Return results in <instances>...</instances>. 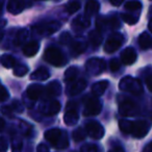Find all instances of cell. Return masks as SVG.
Wrapping results in <instances>:
<instances>
[{"mask_svg":"<svg viewBox=\"0 0 152 152\" xmlns=\"http://www.w3.org/2000/svg\"><path fill=\"white\" fill-rule=\"evenodd\" d=\"M151 47H152V44H151Z\"/></svg>","mask_w":152,"mask_h":152,"instance_id":"51","label":"cell"},{"mask_svg":"<svg viewBox=\"0 0 152 152\" xmlns=\"http://www.w3.org/2000/svg\"><path fill=\"white\" fill-rule=\"evenodd\" d=\"M61 110V103L56 100H53L50 103L47 105V110H46V114L50 115V116H53V115L57 114V113Z\"/></svg>","mask_w":152,"mask_h":152,"instance_id":"27","label":"cell"},{"mask_svg":"<svg viewBox=\"0 0 152 152\" xmlns=\"http://www.w3.org/2000/svg\"><path fill=\"white\" fill-rule=\"evenodd\" d=\"M87 43L83 41V39H78V40H75L72 42L71 48L74 54H80L87 49Z\"/></svg>","mask_w":152,"mask_h":152,"instance_id":"23","label":"cell"},{"mask_svg":"<svg viewBox=\"0 0 152 152\" xmlns=\"http://www.w3.org/2000/svg\"><path fill=\"white\" fill-rule=\"evenodd\" d=\"M87 87V81L85 79H78V80H74L70 83L68 87V94L70 96H74L83 92Z\"/></svg>","mask_w":152,"mask_h":152,"instance_id":"13","label":"cell"},{"mask_svg":"<svg viewBox=\"0 0 152 152\" xmlns=\"http://www.w3.org/2000/svg\"><path fill=\"white\" fill-rule=\"evenodd\" d=\"M44 58L45 61H48L49 64H51L54 67H61L67 61L63 52L54 46L48 47L46 49V51L44 53Z\"/></svg>","mask_w":152,"mask_h":152,"instance_id":"2","label":"cell"},{"mask_svg":"<svg viewBox=\"0 0 152 152\" xmlns=\"http://www.w3.org/2000/svg\"><path fill=\"white\" fill-rule=\"evenodd\" d=\"M90 24H91V21H90L89 17L87 16H81V17H77L75 20L73 21V24H72V27L75 30L79 31V30H83L85 28L89 27Z\"/></svg>","mask_w":152,"mask_h":152,"instance_id":"17","label":"cell"},{"mask_svg":"<svg viewBox=\"0 0 152 152\" xmlns=\"http://www.w3.org/2000/svg\"><path fill=\"white\" fill-rule=\"evenodd\" d=\"M139 44H140V47H141L143 50L151 47L152 39H151V37L149 36L148 32H143V34L139 37Z\"/></svg>","mask_w":152,"mask_h":152,"instance_id":"24","label":"cell"},{"mask_svg":"<svg viewBox=\"0 0 152 152\" xmlns=\"http://www.w3.org/2000/svg\"><path fill=\"white\" fill-rule=\"evenodd\" d=\"M97 27L101 31L103 29H116L119 27V21L116 18H98L97 21Z\"/></svg>","mask_w":152,"mask_h":152,"instance_id":"12","label":"cell"},{"mask_svg":"<svg viewBox=\"0 0 152 152\" xmlns=\"http://www.w3.org/2000/svg\"><path fill=\"white\" fill-rule=\"evenodd\" d=\"M86 70L92 75H99L105 70V61L101 58H91L86 64Z\"/></svg>","mask_w":152,"mask_h":152,"instance_id":"6","label":"cell"},{"mask_svg":"<svg viewBox=\"0 0 152 152\" xmlns=\"http://www.w3.org/2000/svg\"><path fill=\"white\" fill-rule=\"evenodd\" d=\"M150 13H152V7H151V10H150Z\"/></svg>","mask_w":152,"mask_h":152,"instance_id":"50","label":"cell"},{"mask_svg":"<svg viewBox=\"0 0 152 152\" xmlns=\"http://www.w3.org/2000/svg\"><path fill=\"white\" fill-rule=\"evenodd\" d=\"M102 104L97 98H90L88 101L86 102L85 110H83V115L86 117L90 116H96L101 112Z\"/></svg>","mask_w":152,"mask_h":152,"instance_id":"9","label":"cell"},{"mask_svg":"<svg viewBox=\"0 0 152 152\" xmlns=\"http://www.w3.org/2000/svg\"><path fill=\"white\" fill-rule=\"evenodd\" d=\"M122 2H123V0H110V3H112L113 5H116V7L120 5Z\"/></svg>","mask_w":152,"mask_h":152,"instance_id":"44","label":"cell"},{"mask_svg":"<svg viewBox=\"0 0 152 152\" xmlns=\"http://www.w3.org/2000/svg\"><path fill=\"white\" fill-rule=\"evenodd\" d=\"M39 49H40V44L37 41H31L24 46L23 53L26 56H34L39 52Z\"/></svg>","mask_w":152,"mask_h":152,"instance_id":"19","label":"cell"},{"mask_svg":"<svg viewBox=\"0 0 152 152\" xmlns=\"http://www.w3.org/2000/svg\"><path fill=\"white\" fill-rule=\"evenodd\" d=\"M86 131L87 134H89L91 137L95 140H100L103 137L104 135V128L100 123L96 122V121H91L88 122L86 125Z\"/></svg>","mask_w":152,"mask_h":152,"instance_id":"8","label":"cell"},{"mask_svg":"<svg viewBox=\"0 0 152 152\" xmlns=\"http://www.w3.org/2000/svg\"><path fill=\"white\" fill-rule=\"evenodd\" d=\"M108 87V81L107 80H101L98 81V83H94L93 87H92V93L95 96H101L103 95V93L105 92V90Z\"/></svg>","mask_w":152,"mask_h":152,"instance_id":"22","label":"cell"},{"mask_svg":"<svg viewBox=\"0 0 152 152\" xmlns=\"http://www.w3.org/2000/svg\"><path fill=\"white\" fill-rule=\"evenodd\" d=\"M89 38L91 41V44L95 47L99 46L102 42V34L100 30H93L92 32H90Z\"/></svg>","mask_w":152,"mask_h":152,"instance_id":"25","label":"cell"},{"mask_svg":"<svg viewBox=\"0 0 152 152\" xmlns=\"http://www.w3.org/2000/svg\"><path fill=\"white\" fill-rule=\"evenodd\" d=\"M61 28V23L57 21H51L47 22V23H41L38 25L34 26L32 30L36 32L37 34H42V36H47V34H51L58 30Z\"/></svg>","mask_w":152,"mask_h":152,"instance_id":"4","label":"cell"},{"mask_svg":"<svg viewBox=\"0 0 152 152\" xmlns=\"http://www.w3.org/2000/svg\"><path fill=\"white\" fill-rule=\"evenodd\" d=\"M22 151V142L17 141L13 144V152H21Z\"/></svg>","mask_w":152,"mask_h":152,"instance_id":"40","label":"cell"},{"mask_svg":"<svg viewBox=\"0 0 152 152\" xmlns=\"http://www.w3.org/2000/svg\"><path fill=\"white\" fill-rule=\"evenodd\" d=\"M146 86H147L148 90H149L150 92H152V77L151 76L147 77V79H146Z\"/></svg>","mask_w":152,"mask_h":152,"instance_id":"42","label":"cell"},{"mask_svg":"<svg viewBox=\"0 0 152 152\" xmlns=\"http://www.w3.org/2000/svg\"><path fill=\"white\" fill-rule=\"evenodd\" d=\"M0 61H1L3 67L7 68V69H11V68L16 66V59L14 58L12 55H9V54H3L2 56H1V58H0Z\"/></svg>","mask_w":152,"mask_h":152,"instance_id":"26","label":"cell"},{"mask_svg":"<svg viewBox=\"0 0 152 152\" xmlns=\"http://www.w3.org/2000/svg\"><path fill=\"white\" fill-rule=\"evenodd\" d=\"M49 72L47 71L45 68H39L34 72H32V74L30 75V79L31 80H38V81H43L47 80L49 78Z\"/></svg>","mask_w":152,"mask_h":152,"instance_id":"20","label":"cell"},{"mask_svg":"<svg viewBox=\"0 0 152 152\" xmlns=\"http://www.w3.org/2000/svg\"><path fill=\"white\" fill-rule=\"evenodd\" d=\"M151 124L145 120H139L132 123V130H131V134L134 137L137 139H142L148 133L150 130Z\"/></svg>","mask_w":152,"mask_h":152,"instance_id":"7","label":"cell"},{"mask_svg":"<svg viewBox=\"0 0 152 152\" xmlns=\"http://www.w3.org/2000/svg\"><path fill=\"white\" fill-rule=\"evenodd\" d=\"M125 9L127 11H140L142 9V3L137 0H132V1H128V2L125 4Z\"/></svg>","mask_w":152,"mask_h":152,"instance_id":"32","label":"cell"},{"mask_svg":"<svg viewBox=\"0 0 152 152\" xmlns=\"http://www.w3.org/2000/svg\"><path fill=\"white\" fill-rule=\"evenodd\" d=\"M80 152H97V147L92 144H87L81 147Z\"/></svg>","mask_w":152,"mask_h":152,"instance_id":"36","label":"cell"},{"mask_svg":"<svg viewBox=\"0 0 152 152\" xmlns=\"http://www.w3.org/2000/svg\"><path fill=\"white\" fill-rule=\"evenodd\" d=\"M45 139L57 149H65L69 145L67 134L58 128L49 129L45 132Z\"/></svg>","mask_w":152,"mask_h":152,"instance_id":"1","label":"cell"},{"mask_svg":"<svg viewBox=\"0 0 152 152\" xmlns=\"http://www.w3.org/2000/svg\"><path fill=\"white\" fill-rule=\"evenodd\" d=\"M25 7V3H24V0H11L7 5V10L11 14L14 15H17L20 14Z\"/></svg>","mask_w":152,"mask_h":152,"instance_id":"16","label":"cell"},{"mask_svg":"<svg viewBox=\"0 0 152 152\" xmlns=\"http://www.w3.org/2000/svg\"><path fill=\"white\" fill-rule=\"evenodd\" d=\"M143 152H152V142H151V143H149L147 146H146Z\"/></svg>","mask_w":152,"mask_h":152,"instance_id":"43","label":"cell"},{"mask_svg":"<svg viewBox=\"0 0 152 152\" xmlns=\"http://www.w3.org/2000/svg\"><path fill=\"white\" fill-rule=\"evenodd\" d=\"M99 9H100V4L98 1H96V0H90V1H88L87 4H86L85 15L87 17H91V16L97 14L99 12Z\"/></svg>","mask_w":152,"mask_h":152,"instance_id":"18","label":"cell"},{"mask_svg":"<svg viewBox=\"0 0 152 152\" xmlns=\"http://www.w3.org/2000/svg\"><path fill=\"white\" fill-rule=\"evenodd\" d=\"M27 72H28V68L25 65L15 66V69H14V74L17 76H24Z\"/></svg>","mask_w":152,"mask_h":152,"instance_id":"33","label":"cell"},{"mask_svg":"<svg viewBox=\"0 0 152 152\" xmlns=\"http://www.w3.org/2000/svg\"><path fill=\"white\" fill-rule=\"evenodd\" d=\"M78 113L76 110V104L73 102H70L67 106V112H66L65 116H64V121L67 125L72 126V125L76 124L78 121Z\"/></svg>","mask_w":152,"mask_h":152,"instance_id":"11","label":"cell"},{"mask_svg":"<svg viewBox=\"0 0 152 152\" xmlns=\"http://www.w3.org/2000/svg\"><path fill=\"white\" fill-rule=\"evenodd\" d=\"M137 52L134 51V49L131 47H127L126 49H124L122 53H121V61L124 65H132L135 61H137Z\"/></svg>","mask_w":152,"mask_h":152,"instance_id":"14","label":"cell"},{"mask_svg":"<svg viewBox=\"0 0 152 152\" xmlns=\"http://www.w3.org/2000/svg\"><path fill=\"white\" fill-rule=\"evenodd\" d=\"M110 68L113 72H116L120 69V61L118 59H112L110 63Z\"/></svg>","mask_w":152,"mask_h":152,"instance_id":"38","label":"cell"},{"mask_svg":"<svg viewBox=\"0 0 152 152\" xmlns=\"http://www.w3.org/2000/svg\"><path fill=\"white\" fill-rule=\"evenodd\" d=\"M86 135H87V131L86 129H83L81 127L77 128L76 130H74L73 132V139L75 142H80L83 140L86 139Z\"/></svg>","mask_w":152,"mask_h":152,"instance_id":"31","label":"cell"},{"mask_svg":"<svg viewBox=\"0 0 152 152\" xmlns=\"http://www.w3.org/2000/svg\"><path fill=\"white\" fill-rule=\"evenodd\" d=\"M108 152H124V150L121 147H115V148H113V149H110Z\"/></svg>","mask_w":152,"mask_h":152,"instance_id":"45","label":"cell"},{"mask_svg":"<svg viewBox=\"0 0 152 152\" xmlns=\"http://www.w3.org/2000/svg\"><path fill=\"white\" fill-rule=\"evenodd\" d=\"M3 38V31H2V28H0V41L2 40Z\"/></svg>","mask_w":152,"mask_h":152,"instance_id":"48","label":"cell"},{"mask_svg":"<svg viewBox=\"0 0 152 152\" xmlns=\"http://www.w3.org/2000/svg\"><path fill=\"white\" fill-rule=\"evenodd\" d=\"M9 145H7V140L3 137H0V152H7Z\"/></svg>","mask_w":152,"mask_h":152,"instance_id":"39","label":"cell"},{"mask_svg":"<svg viewBox=\"0 0 152 152\" xmlns=\"http://www.w3.org/2000/svg\"><path fill=\"white\" fill-rule=\"evenodd\" d=\"M120 90L133 94V95H141L143 93V86L140 83L139 79H135L130 76H126L121 79L119 83Z\"/></svg>","mask_w":152,"mask_h":152,"instance_id":"3","label":"cell"},{"mask_svg":"<svg viewBox=\"0 0 152 152\" xmlns=\"http://www.w3.org/2000/svg\"><path fill=\"white\" fill-rule=\"evenodd\" d=\"M61 85L57 81H52L51 83H49L44 90V93L46 94L47 97H52V96H56L61 92Z\"/></svg>","mask_w":152,"mask_h":152,"instance_id":"21","label":"cell"},{"mask_svg":"<svg viewBox=\"0 0 152 152\" xmlns=\"http://www.w3.org/2000/svg\"><path fill=\"white\" fill-rule=\"evenodd\" d=\"M139 110H137V105L133 101L129 99H126L124 101L121 102L120 106H119V113L124 117H131L137 114Z\"/></svg>","mask_w":152,"mask_h":152,"instance_id":"10","label":"cell"},{"mask_svg":"<svg viewBox=\"0 0 152 152\" xmlns=\"http://www.w3.org/2000/svg\"><path fill=\"white\" fill-rule=\"evenodd\" d=\"M122 19L124 22H126L129 25H133L137 22L139 20V17H135V16L132 15H128V14H122Z\"/></svg>","mask_w":152,"mask_h":152,"instance_id":"34","label":"cell"},{"mask_svg":"<svg viewBox=\"0 0 152 152\" xmlns=\"http://www.w3.org/2000/svg\"><path fill=\"white\" fill-rule=\"evenodd\" d=\"M26 38H27V31H26V30H21V31L18 34L17 39H15V43L17 45H20L23 41H25Z\"/></svg>","mask_w":152,"mask_h":152,"instance_id":"35","label":"cell"},{"mask_svg":"<svg viewBox=\"0 0 152 152\" xmlns=\"http://www.w3.org/2000/svg\"><path fill=\"white\" fill-rule=\"evenodd\" d=\"M9 92L2 85H0V101H4L9 98Z\"/></svg>","mask_w":152,"mask_h":152,"instance_id":"37","label":"cell"},{"mask_svg":"<svg viewBox=\"0 0 152 152\" xmlns=\"http://www.w3.org/2000/svg\"><path fill=\"white\" fill-rule=\"evenodd\" d=\"M132 121L129 120H120L119 121V127H120L121 131L124 133H131L132 130Z\"/></svg>","mask_w":152,"mask_h":152,"instance_id":"29","label":"cell"},{"mask_svg":"<svg viewBox=\"0 0 152 152\" xmlns=\"http://www.w3.org/2000/svg\"><path fill=\"white\" fill-rule=\"evenodd\" d=\"M1 7H2V2L0 1V13H1Z\"/></svg>","mask_w":152,"mask_h":152,"instance_id":"49","label":"cell"},{"mask_svg":"<svg viewBox=\"0 0 152 152\" xmlns=\"http://www.w3.org/2000/svg\"><path fill=\"white\" fill-rule=\"evenodd\" d=\"M123 41H124V38H123L122 34H119V32H114L105 42V45H104L105 52L113 53L115 51H117L122 46Z\"/></svg>","mask_w":152,"mask_h":152,"instance_id":"5","label":"cell"},{"mask_svg":"<svg viewBox=\"0 0 152 152\" xmlns=\"http://www.w3.org/2000/svg\"><path fill=\"white\" fill-rule=\"evenodd\" d=\"M78 74V69L75 67H70L67 69V71L65 72V79L68 83H72L76 79Z\"/></svg>","mask_w":152,"mask_h":152,"instance_id":"28","label":"cell"},{"mask_svg":"<svg viewBox=\"0 0 152 152\" xmlns=\"http://www.w3.org/2000/svg\"><path fill=\"white\" fill-rule=\"evenodd\" d=\"M148 29H149L150 31L152 32V19L149 21V24H148Z\"/></svg>","mask_w":152,"mask_h":152,"instance_id":"47","label":"cell"},{"mask_svg":"<svg viewBox=\"0 0 152 152\" xmlns=\"http://www.w3.org/2000/svg\"><path fill=\"white\" fill-rule=\"evenodd\" d=\"M4 126H5V122H4V120H3V119L0 118V131H2V129L4 128Z\"/></svg>","mask_w":152,"mask_h":152,"instance_id":"46","label":"cell"},{"mask_svg":"<svg viewBox=\"0 0 152 152\" xmlns=\"http://www.w3.org/2000/svg\"><path fill=\"white\" fill-rule=\"evenodd\" d=\"M80 9V3L76 0H73V1H70V2L67 3L66 5V11L69 14H74Z\"/></svg>","mask_w":152,"mask_h":152,"instance_id":"30","label":"cell"},{"mask_svg":"<svg viewBox=\"0 0 152 152\" xmlns=\"http://www.w3.org/2000/svg\"><path fill=\"white\" fill-rule=\"evenodd\" d=\"M45 88H43L39 83H34V85H30L27 88V96L29 99L31 100H37L40 98L41 95L44 94Z\"/></svg>","mask_w":152,"mask_h":152,"instance_id":"15","label":"cell"},{"mask_svg":"<svg viewBox=\"0 0 152 152\" xmlns=\"http://www.w3.org/2000/svg\"><path fill=\"white\" fill-rule=\"evenodd\" d=\"M37 152H49V149L46 145H44V144H40V145L38 146Z\"/></svg>","mask_w":152,"mask_h":152,"instance_id":"41","label":"cell"}]
</instances>
